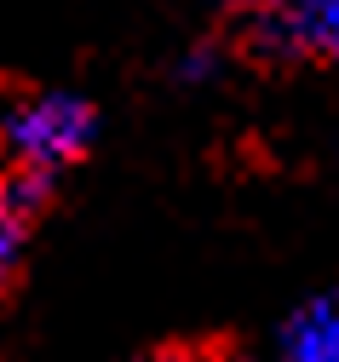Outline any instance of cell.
<instances>
[{"instance_id": "277c9868", "label": "cell", "mask_w": 339, "mask_h": 362, "mask_svg": "<svg viewBox=\"0 0 339 362\" xmlns=\"http://www.w3.org/2000/svg\"><path fill=\"white\" fill-rule=\"evenodd\" d=\"M23 242H29V213L0 202V299L12 293L18 270H23Z\"/></svg>"}, {"instance_id": "6da1fadb", "label": "cell", "mask_w": 339, "mask_h": 362, "mask_svg": "<svg viewBox=\"0 0 339 362\" xmlns=\"http://www.w3.org/2000/svg\"><path fill=\"white\" fill-rule=\"evenodd\" d=\"M92 104L75 93H35L23 98L6 127H0V144H6V167H29L58 178L64 167H75L92 144Z\"/></svg>"}, {"instance_id": "7a4b0ae2", "label": "cell", "mask_w": 339, "mask_h": 362, "mask_svg": "<svg viewBox=\"0 0 339 362\" xmlns=\"http://www.w3.org/2000/svg\"><path fill=\"white\" fill-rule=\"evenodd\" d=\"M236 12L259 52L339 64V0H236Z\"/></svg>"}, {"instance_id": "3957f363", "label": "cell", "mask_w": 339, "mask_h": 362, "mask_svg": "<svg viewBox=\"0 0 339 362\" xmlns=\"http://www.w3.org/2000/svg\"><path fill=\"white\" fill-rule=\"evenodd\" d=\"M282 362H339V293L311 299L282 334Z\"/></svg>"}, {"instance_id": "5b68a950", "label": "cell", "mask_w": 339, "mask_h": 362, "mask_svg": "<svg viewBox=\"0 0 339 362\" xmlns=\"http://www.w3.org/2000/svg\"><path fill=\"white\" fill-rule=\"evenodd\" d=\"M144 362H236L219 345H196V351H161V356H144Z\"/></svg>"}]
</instances>
